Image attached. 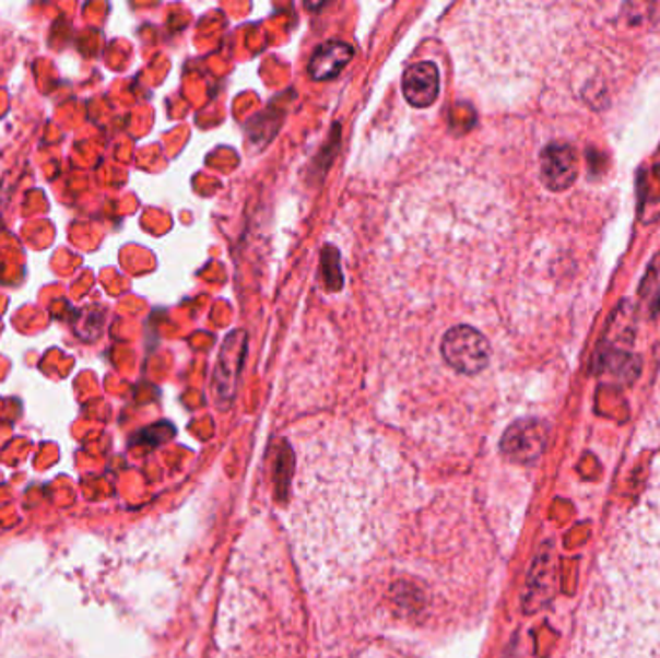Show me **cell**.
I'll list each match as a JSON object with an SVG mask.
<instances>
[{"label":"cell","mask_w":660,"mask_h":658,"mask_svg":"<svg viewBox=\"0 0 660 658\" xmlns=\"http://www.w3.org/2000/svg\"><path fill=\"white\" fill-rule=\"evenodd\" d=\"M581 618L591 658H660V461L620 519Z\"/></svg>","instance_id":"obj_1"},{"label":"cell","mask_w":660,"mask_h":658,"mask_svg":"<svg viewBox=\"0 0 660 658\" xmlns=\"http://www.w3.org/2000/svg\"><path fill=\"white\" fill-rule=\"evenodd\" d=\"M440 354L452 369L462 375H478L491 363V344L483 332L471 325H456L440 340Z\"/></svg>","instance_id":"obj_2"},{"label":"cell","mask_w":660,"mask_h":658,"mask_svg":"<svg viewBox=\"0 0 660 658\" xmlns=\"http://www.w3.org/2000/svg\"><path fill=\"white\" fill-rule=\"evenodd\" d=\"M546 438H549V427L543 421H516L514 425L506 428L503 440H500V450L510 460L529 463L543 454Z\"/></svg>","instance_id":"obj_3"},{"label":"cell","mask_w":660,"mask_h":658,"mask_svg":"<svg viewBox=\"0 0 660 658\" xmlns=\"http://www.w3.org/2000/svg\"><path fill=\"white\" fill-rule=\"evenodd\" d=\"M246 348H248V337L244 330H234L231 337L224 340L216 363L215 379H213V390L219 402H232L239 369L246 357Z\"/></svg>","instance_id":"obj_4"},{"label":"cell","mask_w":660,"mask_h":658,"mask_svg":"<svg viewBox=\"0 0 660 658\" xmlns=\"http://www.w3.org/2000/svg\"><path fill=\"white\" fill-rule=\"evenodd\" d=\"M576 149L568 143H551L541 153V180L551 191L568 190L578 178Z\"/></svg>","instance_id":"obj_5"},{"label":"cell","mask_w":660,"mask_h":658,"mask_svg":"<svg viewBox=\"0 0 660 658\" xmlns=\"http://www.w3.org/2000/svg\"><path fill=\"white\" fill-rule=\"evenodd\" d=\"M404 97L412 107L429 108L438 99L440 75L435 62L423 60L408 67L402 78Z\"/></svg>","instance_id":"obj_6"},{"label":"cell","mask_w":660,"mask_h":658,"mask_svg":"<svg viewBox=\"0 0 660 658\" xmlns=\"http://www.w3.org/2000/svg\"><path fill=\"white\" fill-rule=\"evenodd\" d=\"M352 58H354L352 45L344 42L322 43L309 60L307 72L315 82H327V80L337 78Z\"/></svg>","instance_id":"obj_7"},{"label":"cell","mask_w":660,"mask_h":658,"mask_svg":"<svg viewBox=\"0 0 660 658\" xmlns=\"http://www.w3.org/2000/svg\"><path fill=\"white\" fill-rule=\"evenodd\" d=\"M339 251L332 246L325 247L322 251V277L327 280V286L334 292H339L344 286V274L340 269Z\"/></svg>","instance_id":"obj_8"}]
</instances>
